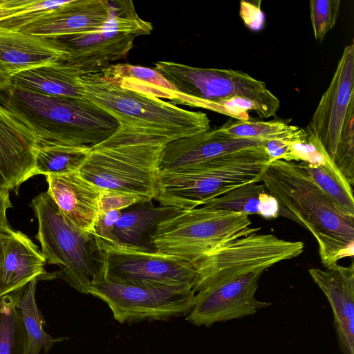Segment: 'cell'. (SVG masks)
I'll list each match as a JSON object with an SVG mask.
<instances>
[{
	"label": "cell",
	"instance_id": "6da1fadb",
	"mask_svg": "<svg viewBox=\"0 0 354 354\" xmlns=\"http://www.w3.org/2000/svg\"><path fill=\"white\" fill-rule=\"evenodd\" d=\"M261 182L278 203V215L310 231L324 266L354 254V217L342 212L319 187L301 162L276 160Z\"/></svg>",
	"mask_w": 354,
	"mask_h": 354
},
{
	"label": "cell",
	"instance_id": "7a4b0ae2",
	"mask_svg": "<svg viewBox=\"0 0 354 354\" xmlns=\"http://www.w3.org/2000/svg\"><path fill=\"white\" fill-rule=\"evenodd\" d=\"M160 73L177 92L174 104H181L248 120V111L261 118L275 116L279 99L266 83L243 71L198 68L170 62L154 63Z\"/></svg>",
	"mask_w": 354,
	"mask_h": 354
},
{
	"label": "cell",
	"instance_id": "3957f363",
	"mask_svg": "<svg viewBox=\"0 0 354 354\" xmlns=\"http://www.w3.org/2000/svg\"><path fill=\"white\" fill-rule=\"evenodd\" d=\"M0 103L39 140L93 147L114 134L120 124L87 98L53 96L11 86Z\"/></svg>",
	"mask_w": 354,
	"mask_h": 354
},
{
	"label": "cell",
	"instance_id": "277c9868",
	"mask_svg": "<svg viewBox=\"0 0 354 354\" xmlns=\"http://www.w3.org/2000/svg\"><path fill=\"white\" fill-rule=\"evenodd\" d=\"M170 140L118 128L91 147L80 169L82 176L102 190L136 195L143 203L154 199L162 149Z\"/></svg>",
	"mask_w": 354,
	"mask_h": 354
},
{
	"label": "cell",
	"instance_id": "5b68a950",
	"mask_svg": "<svg viewBox=\"0 0 354 354\" xmlns=\"http://www.w3.org/2000/svg\"><path fill=\"white\" fill-rule=\"evenodd\" d=\"M269 164L263 143L204 163L160 171L154 200L163 206L194 209L237 187L261 182Z\"/></svg>",
	"mask_w": 354,
	"mask_h": 354
},
{
	"label": "cell",
	"instance_id": "8992f818",
	"mask_svg": "<svg viewBox=\"0 0 354 354\" xmlns=\"http://www.w3.org/2000/svg\"><path fill=\"white\" fill-rule=\"evenodd\" d=\"M86 97L111 114L120 128L173 140L210 129L206 113L181 109L160 98L122 88L100 73L81 75Z\"/></svg>",
	"mask_w": 354,
	"mask_h": 354
},
{
	"label": "cell",
	"instance_id": "52a82bcc",
	"mask_svg": "<svg viewBox=\"0 0 354 354\" xmlns=\"http://www.w3.org/2000/svg\"><path fill=\"white\" fill-rule=\"evenodd\" d=\"M37 219L35 238L46 263L60 268L59 277L82 294L90 285L104 278V252L95 233L73 226L62 215L47 192L30 203Z\"/></svg>",
	"mask_w": 354,
	"mask_h": 354
},
{
	"label": "cell",
	"instance_id": "ba28073f",
	"mask_svg": "<svg viewBox=\"0 0 354 354\" xmlns=\"http://www.w3.org/2000/svg\"><path fill=\"white\" fill-rule=\"evenodd\" d=\"M111 15L96 31L44 37L63 53L58 61L81 75L100 73L111 62L124 58L134 39L149 35L152 24L136 12L131 1H110Z\"/></svg>",
	"mask_w": 354,
	"mask_h": 354
},
{
	"label": "cell",
	"instance_id": "9c48e42d",
	"mask_svg": "<svg viewBox=\"0 0 354 354\" xmlns=\"http://www.w3.org/2000/svg\"><path fill=\"white\" fill-rule=\"evenodd\" d=\"M248 215L200 206L182 210L158 225L152 237L154 248L194 264L220 245L257 233Z\"/></svg>",
	"mask_w": 354,
	"mask_h": 354
},
{
	"label": "cell",
	"instance_id": "30bf717a",
	"mask_svg": "<svg viewBox=\"0 0 354 354\" xmlns=\"http://www.w3.org/2000/svg\"><path fill=\"white\" fill-rule=\"evenodd\" d=\"M305 131L354 184V43L347 45Z\"/></svg>",
	"mask_w": 354,
	"mask_h": 354
},
{
	"label": "cell",
	"instance_id": "8fae6325",
	"mask_svg": "<svg viewBox=\"0 0 354 354\" xmlns=\"http://www.w3.org/2000/svg\"><path fill=\"white\" fill-rule=\"evenodd\" d=\"M301 241H290L271 234H252L225 243L192 264L196 270L193 290L262 271L299 256Z\"/></svg>",
	"mask_w": 354,
	"mask_h": 354
},
{
	"label": "cell",
	"instance_id": "7c38bea8",
	"mask_svg": "<svg viewBox=\"0 0 354 354\" xmlns=\"http://www.w3.org/2000/svg\"><path fill=\"white\" fill-rule=\"evenodd\" d=\"M88 294L104 301L114 319L124 324L187 315L196 293L187 286H136L103 279L91 283Z\"/></svg>",
	"mask_w": 354,
	"mask_h": 354
},
{
	"label": "cell",
	"instance_id": "4fadbf2b",
	"mask_svg": "<svg viewBox=\"0 0 354 354\" xmlns=\"http://www.w3.org/2000/svg\"><path fill=\"white\" fill-rule=\"evenodd\" d=\"M105 257L104 278L129 285L187 286L193 289L194 266L156 250L120 243L101 245Z\"/></svg>",
	"mask_w": 354,
	"mask_h": 354
},
{
	"label": "cell",
	"instance_id": "5bb4252c",
	"mask_svg": "<svg viewBox=\"0 0 354 354\" xmlns=\"http://www.w3.org/2000/svg\"><path fill=\"white\" fill-rule=\"evenodd\" d=\"M263 272L205 287L195 294V303L186 320L209 327L216 322L239 319L271 306L258 300L255 294Z\"/></svg>",
	"mask_w": 354,
	"mask_h": 354
},
{
	"label": "cell",
	"instance_id": "9a60e30c",
	"mask_svg": "<svg viewBox=\"0 0 354 354\" xmlns=\"http://www.w3.org/2000/svg\"><path fill=\"white\" fill-rule=\"evenodd\" d=\"M39 140L0 103V191L10 192L32 177Z\"/></svg>",
	"mask_w": 354,
	"mask_h": 354
},
{
	"label": "cell",
	"instance_id": "2e32d148",
	"mask_svg": "<svg viewBox=\"0 0 354 354\" xmlns=\"http://www.w3.org/2000/svg\"><path fill=\"white\" fill-rule=\"evenodd\" d=\"M263 143V141L228 136L219 131L218 127L210 129L165 144L160 156V171L204 163L221 156Z\"/></svg>",
	"mask_w": 354,
	"mask_h": 354
},
{
	"label": "cell",
	"instance_id": "e0dca14e",
	"mask_svg": "<svg viewBox=\"0 0 354 354\" xmlns=\"http://www.w3.org/2000/svg\"><path fill=\"white\" fill-rule=\"evenodd\" d=\"M46 176L47 192L65 218L80 230L95 233L102 190L79 171Z\"/></svg>",
	"mask_w": 354,
	"mask_h": 354
},
{
	"label": "cell",
	"instance_id": "ac0fdd59",
	"mask_svg": "<svg viewBox=\"0 0 354 354\" xmlns=\"http://www.w3.org/2000/svg\"><path fill=\"white\" fill-rule=\"evenodd\" d=\"M314 282L328 299L343 354H354V264L310 268Z\"/></svg>",
	"mask_w": 354,
	"mask_h": 354
},
{
	"label": "cell",
	"instance_id": "d6986e66",
	"mask_svg": "<svg viewBox=\"0 0 354 354\" xmlns=\"http://www.w3.org/2000/svg\"><path fill=\"white\" fill-rule=\"evenodd\" d=\"M46 259L26 234L11 230L6 234L0 262V297L20 290L33 280H52L59 272L45 270Z\"/></svg>",
	"mask_w": 354,
	"mask_h": 354
},
{
	"label": "cell",
	"instance_id": "ffe728a7",
	"mask_svg": "<svg viewBox=\"0 0 354 354\" xmlns=\"http://www.w3.org/2000/svg\"><path fill=\"white\" fill-rule=\"evenodd\" d=\"M110 15V1H67L20 32L40 37L93 32L100 30Z\"/></svg>",
	"mask_w": 354,
	"mask_h": 354
},
{
	"label": "cell",
	"instance_id": "44dd1931",
	"mask_svg": "<svg viewBox=\"0 0 354 354\" xmlns=\"http://www.w3.org/2000/svg\"><path fill=\"white\" fill-rule=\"evenodd\" d=\"M297 162L319 187L346 214L354 217L352 186L319 141L308 136L306 142L292 143Z\"/></svg>",
	"mask_w": 354,
	"mask_h": 354
},
{
	"label": "cell",
	"instance_id": "7402d4cb",
	"mask_svg": "<svg viewBox=\"0 0 354 354\" xmlns=\"http://www.w3.org/2000/svg\"><path fill=\"white\" fill-rule=\"evenodd\" d=\"M63 53L44 37L0 30V66L12 77L25 70L59 61Z\"/></svg>",
	"mask_w": 354,
	"mask_h": 354
},
{
	"label": "cell",
	"instance_id": "603a6c76",
	"mask_svg": "<svg viewBox=\"0 0 354 354\" xmlns=\"http://www.w3.org/2000/svg\"><path fill=\"white\" fill-rule=\"evenodd\" d=\"M140 205L139 207L122 212L114 225L113 234L117 243L156 250L152 237L158 225L183 209L160 205L156 206L152 201Z\"/></svg>",
	"mask_w": 354,
	"mask_h": 354
},
{
	"label": "cell",
	"instance_id": "cb8c5ba5",
	"mask_svg": "<svg viewBox=\"0 0 354 354\" xmlns=\"http://www.w3.org/2000/svg\"><path fill=\"white\" fill-rule=\"evenodd\" d=\"M80 75L57 61L16 74L12 77L11 86L47 95L86 98Z\"/></svg>",
	"mask_w": 354,
	"mask_h": 354
},
{
	"label": "cell",
	"instance_id": "d4e9b609",
	"mask_svg": "<svg viewBox=\"0 0 354 354\" xmlns=\"http://www.w3.org/2000/svg\"><path fill=\"white\" fill-rule=\"evenodd\" d=\"M203 206L249 214L266 218L278 215V203L263 184L250 183L207 201Z\"/></svg>",
	"mask_w": 354,
	"mask_h": 354
},
{
	"label": "cell",
	"instance_id": "484cf974",
	"mask_svg": "<svg viewBox=\"0 0 354 354\" xmlns=\"http://www.w3.org/2000/svg\"><path fill=\"white\" fill-rule=\"evenodd\" d=\"M91 150L88 147L39 140L32 176L77 171Z\"/></svg>",
	"mask_w": 354,
	"mask_h": 354
},
{
	"label": "cell",
	"instance_id": "4316f807",
	"mask_svg": "<svg viewBox=\"0 0 354 354\" xmlns=\"http://www.w3.org/2000/svg\"><path fill=\"white\" fill-rule=\"evenodd\" d=\"M218 129L230 136L263 142L284 140L300 142H306L308 139V134L305 129L278 120L270 121L229 120Z\"/></svg>",
	"mask_w": 354,
	"mask_h": 354
},
{
	"label": "cell",
	"instance_id": "83f0119b",
	"mask_svg": "<svg viewBox=\"0 0 354 354\" xmlns=\"http://www.w3.org/2000/svg\"><path fill=\"white\" fill-rule=\"evenodd\" d=\"M37 280L31 281L17 300L16 307L28 339V354H39L41 350L48 354L55 343L66 337H53L44 329L45 320L36 303Z\"/></svg>",
	"mask_w": 354,
	"mask_h": 354
},
{
	"label": "cell",
	"instance_id": "f1b7e54d",
	"mask_svg": "<svg viewBox=\"0 0 354 354\" xmlns=\"http://www.w3.org/2000/svg\"><path fill=\"white\" fill-rule=\"evenodd\" d=\"M25 287L0 297V354H28L27 336L16 307Z\"/></svg>",
	"mask_w": 354,
	"mask_h": 354
},
{
	"label": "cell",
	"instance_id": "f546056e",
	"mask_svg": "<svg viewBox=\"0 0 354 354\" xmlns=\"http://www.w3.org/2000/svg\"><path fill=\"white\" fill-rule=\"evenodd\" d=\"M66 2L67 1L27 0L21 8L12 15L0 19V30L21 31L50 10Z\"/></svg>",
	"mask_w": 354,
	"mask_h": 354
},
{
	"label": "cell",
	"instance_id": "4dcf8cb0",
	"mask_svg": "<svg viewBox=\"0 0 354 354\" xmlns=\"http://www.w3.org/2000/svg\"><path fill=\"white\" fill-rule=\"evenodd\" d=\"M100 73L106 80L136 79L149 85L166 90H174L173 86L157 71L147 67L129 64H111Z\"/></svg>",
	"mask_w": 354,
	"mask_h": 354
},
{
	"label": "cell",
	"instance_id": "1f68e13d",
	"mask_svg": "<svg viewBox=\"0 0 354 354\" xmlns=\"http://www.w3.org/2000/svg\"><path fill=\"white\" fill-rule=\"evenodd\" d=\"M340 0L310 1V20L315 40L322 42L336 24Z\"/></svg>",
	"mask_w": 354,
	"mask_h": 354
},
{
	"label": "cell",
	"instance_id": "d6a6232c",
	"mask_svg": "<svg viewBox=\"0 0 354 354\" xmlns=\"http://www.w3.org/2000/svg\"><path fill=\"white\" fill-rule=\"evenodd\" d=\"M139 196L126 192L102 190L100 201V212L120 210L136 204H142Z\"/></svg>",
	"mask_w": 354,
	"mask_h": 354
},
{
	"label": "cell",
	"instance_id": "836d02e7",
	"mask_svg": "<svg viewBox=\"0 0 354 354\" xmlns=\"http://www.w3.org/2000/svg\"><path fill=\"white\" fill-rule=\"evenodd\" d=\"M121 214L122 211L120 210H110L104 213L100 212L95 225L94 232L101 245L117 243L113 234V228Z\"/></svg>",
	"mask_w": 354,
	"mask_h": 354
},
{
	"label": "cell",
	"instance_id": "e575fe53",
	"mask_svg": "<svg viewBox=\"0 0 354 354\" xmlns=\"http://www.w3.org/2000/svg\"><path fill=\"white\" fill-rule=\"evenodd\" d=\"M269 162L276 160L297 162L292 142L284 140H269L263 143Z\"/></svg>",
	"mask_w": 354,
	"mask_h": 354
},
{
	"label": "cell",
	"instance_id": "d590c367",
	"mask_svg": "<svg viewBox=\"0 0 354 354\" xmlns=\"http://www.w3.org/2000/svg\"><path fill=\"white\" fill-rule=\"evenodd\" d=\"M11 207L9 193L0 191V233L8 234L12 230L6 216L8 209Z\"/></svg>",
	"mask_w": 354,
	"mask_h": 354
},
{
	"label": "cell",
	"instance_id": "8d00e7d4",
	"mask_svg": "<svg viewBox=\"0 0 354 354\" xmlns=\"http://www.w3.org/2000/svg\"><path fill=\"white\" fill-rule=\"evenodd\" d=\"M12 85V77L0 66V93L8 90Z\"/></svg>",
	"mask_w": 354,
	"mask_h": 354
},
{
	"label": "cell",
	"instance_id": "74e56055",
	"mask_svg": "<svg viewBox=\"0 0 354 354\" xmlns=\"http://www.w3.org/2000/svg\"><path fill=\"white\" fill-rule=\"evenodd\" d=\"M6 234L0 233V262L3 253V242L6 237Z\"/></svg>",
	"mask_w": 354,
	"mask_h": 354
}]
</instances>
